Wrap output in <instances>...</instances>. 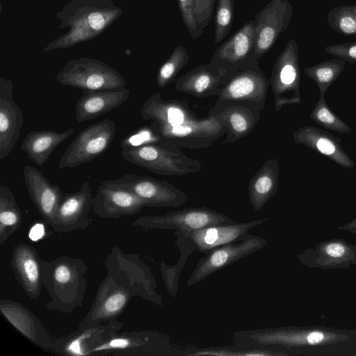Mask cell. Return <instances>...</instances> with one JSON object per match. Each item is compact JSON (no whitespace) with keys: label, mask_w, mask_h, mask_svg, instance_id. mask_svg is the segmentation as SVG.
Instances as JSON below:
<instances>
[{"label":"cell","mask_w":356,"mask_h":356,"mask_svg":"<svg viewBox=\"0 0 356 356\" xmlns=\"http://www.w3.org/2000/svg\"><path fill=\"white\" fill-rule=\"evenodd\" d=\"M103 264L106 269L105 277L79 327L116 320L134 297L156 300L151 274L138 254L125 253L113 245Z\"/></svg>","instance_id":"1"},{"label":"cell","mask_w":356,"mask_h":356,"mask_svg":"<svg viewBox=\"0 0 356 356\" xmlns=\"http://www.w3.org/2000/svg\"><path fill=\"white\" fill-rule=\"evenodd\" d=\"M140 114L143 120L152 122L159 141L172 147L207 148L226 134L215 116L200 118L186 101L163 100L159 92L144 102Z\"/></svg>","instance_id":"2"},{"label":"cell","mask_w":356,"mask_h":356,"mask_svg":"<svg viewBox=\"0 0 356 356\" xmlns=\"http://www.w3.org/2000/svg\"><path fill=\"white\" fill-rule=\"evenodd\" d=\"M123 13L113 0H71L56 14L58 29L68 31L49 42L44 51L66 49L95 39Z\"/></svg>","instance_id":"3"},{"label":"cell","mask_w":356,"mask_h":356,"mask_svg":"<svg viewBox=\"0 0 356 356\" xmlns=\"http://www.w3.org/2000/svg\"><path fill=\"white\" fill-rule=\"evenodd\" d=\"M88 267L78 258L60 256L52 261L42 259V282L50 300L48 311L72 312L82 306L87 285Z\"/></svg>","instance_id":"4"},{"label":"cell","mask_w":356,"mask_h":356,"mask_svg":"<svg viewBox=\"0 0 356 356\" xmlns=\"http://www.w3.org/2000/svg\"><path fill=\"white\" fill-rule=\"evenodd\" d=\"M233 338L247 346L289 350L334 344L350 337L341 330L324 326H282L241 330L233 334Z\"/></svg>","instance_id":"5"},{"label":"cell","mask_w":356,"mask_h":356,"mask_svg":"<svg viewBox=\"0 0 356 356\" xmlns=\"http://www.w3.org/2000/svg\"><path fill=\"white\" fill-rule=\"evenodd\" d=\"M156 143L122 147V156L125 161L160 175L184 176L201 170V163L185 155L180 148Z\"/></svg>","instance_id":"6"},{"label":"cell","mask_w":356,"mask_h":356,"mask_svg":"<svg viewBox=\"0 0 356 356\" xmlns=\"http://www.w3.org/2000/svg\"><path fill=\"white\" fill-rule=\"evenodd\" d=\"M55 79L62 85L84 92L122 88L126 84L117 70L100 60L86 57L68 60Z\"/></svg>","instance_id":"7"},{"label":"cell","mask_w":356,"mask_h":356,"mask_svg":"<svg viewBox=\"0 0 356 356\" xmlns=\"http://www.w3.org/2000/svg\"><path fill=\"white\" fill-rule=\"evenodd\" d=\"M269 85V81L259 65V60L254 58L226 81L216 104H246L256 106L262 112Z\"/></svg>","instance_id":"8"},{"label":"cell","mask_w":356,"mask_h":356,"mask_svg":"<svg viewBox=\"0 0 356 356\" xmlns=\"http://www.w3.org/2000/svg\"><path fill=\"white\" fill-rule=\"evenodd\" d=\"M116 131V124L110 119L99 121L83 129L60 156L58 168H72L93 161L110 147Z\"/></svg>","instance_id":"9"},{"label":"cell","mask_w":356,"mask_h":356,"mask_svg":"<svg viewBox=\"0 0 356 356\" xmlns=\"http://www.w3.org/2000/svg\"><path fill=\"white\" fill-rule=\"evenodd\" d=\"M168 339L154 331L117 332L92 346L87 355L156 356L168 355Z\"/></svg>","instance_id":"10"},{"label":"cell","mask_w":356,"mask_h":356,"mask_svg":"<svg viewBox=\"0 0 356 356\" xmlns=\"http://www.w3.org/2000/svg\"><path fill=\"white\" fill-rule=\"evenodd\" d=\"M268 220L269 218H264L249 222L211 225L190 231L175 230L176 243L180 250L186 252L197 250L205 254L215 248L245 238L251 229Z\"/></svg>","instance_id":"11"},{"label":"cell","mask_w":356,"mask_h":356,"mask_svg":"<svg viewBox=\"0 0 356 356\" xmlns=\"http://www.w3.org/2000/svg\"><path fill=\"white\" fill-rule=\"evenodd\" d=\"M269 83L274 97V108L280 111L284 106L302 103L300 85V69L298 47L291 39L275 60Z\"/></svg>","instance_id":"12"},{"label":"cell","mask_w":356,"mask_h":356,"mask_svg":"<svg viewBox=\"0 0 356 356\" xmlns=\"http://www.w3.org/2000/svg\"><path fill=\"white\" fill-rule=\"evenodd\" d=\"M228 216L208 207H188L161 215L143 216L131 225L144 229L190 231L235 222Z\"/></svg>","instance_id":"13"},{"label":"cell","mask_w":356,"mask_h":356,"mask_svg":"<svg viewBox=\"0 0 356 356\" xmlns=\"http://www.w3.org/2000/svg\"><path fill=\"white\" fill-rule=\"evenodd\" d=\"M267 245V241L259 236L248 234L245 238L215 248L200 259L186 281L192 286L216 272L231 265Z\"/></svg>","instance_id":"14"},{"label":"cell","mask_w":356,"mask_h":356,"mask_svg":"<svg viewBox=\"0 0 356 356\" xmlns=\"http://www.w3.org/2000/svg\"><path fill=\"white\" fill-rule=\"evenodd\" d=\"M111 181L138 197L145 207H177L188 195L172 184L145 175L126 174Z\"/></svg>","instance_id":"15"},{"label":"cell","mask_w":356,"mask_h":356,"mask_svg":"<svg viewBox=\"0 0 356 356\" xmlns=\"http://www.w3.org/2000/svg\"><path fill=\"white\" fill-rule=\"evenodd\" d=\"M293 6L289 0H270L255 15L254 56L259 60L275 45L282 33L289 26Z\"/></svg>","instance_id":"16"},{"label":"cell","mask_w":356,"mask_h":356,"mask_svg":"<svg viewBox=\"0 0 356 356\" xmlns=\"http://www.w3.org/2000/svg\"><path fill=\"white\" fill-rule=\"evenodd\" d=\"M92 204L90 183L86 181L78 191L63 195L51 227L58 233L87 229L92 221L89 216Z\"/></svg>","instance_id":"17"},{"label":"cell","mask_w":356,"mask_h":356,"mask_svg":"<svg viewBox=\"0 0 356 356\" xmlns=\"http://www.w3.org/2000/svg\"><path fill=\"white\" fill-rule=\"evenodd\" d=\"M296 258L311 268H348L356 265V244L341 238L328 239L304 250Z\"/></svg>","instance_id":"18"},{"label":"cell","mask_w":356,"mask_h":356,"mask_svg":"<svg viewBox=\"0 0 356 356\" xmlns=\"http://www.w3.org/2000/svg\"><path fill=\"white\" fill-rule=\"evenodd\" d=\"M145 207L135 194L113 183L111 179L101 183L93 197L92 211L102 218H118L135 215Z\"/></svg>","instance_id":"19"},{"label":"cell","mask_w":356,"mask_h":356,"mask_svg":"<svg viewBox=\"0 0 356 356\" xmlns=\"http://www.w3.org/2000/svg\"><path fill=\"white\" fill-rule=\"evenodd\" d=\"M254 45L255 22L251 19L216 49L210 63L236 72L255 58Z\"/></svg>","instance_id":"20"},{"label":"cell","mask_w":356,"mask_h":356,"mask_svg":"<svg viewBox=\"0 0 356 356\" xmlns=\"http://www.w3.org/2000/svg\"><path fill=\"white\" fill-rule=\"evenodd\" d=\"M235 72L210 63L201 64L176 79L175 88L195 97H218L223 85Z\"/></svg>","instance_id":"21"},{"label":"cell","mask_w":356,"mask_h":356,"mask_svg":"<svg viewBox=\"0 0 356 356\" xmlns=\"http://www.w3.org/2000/svg\"><path fill=\"white\" fill-rule=\"evenodd\" d=\"M0 311L9 323L35 346L53 352L54 339L41 321L26 306L12 300H1Z\"/></svg>","instance_id":"22"},{"label":"cell","mask_w":356,"mask_h":356,"mask_svg":"<svg viewBox=\"0 0 356 356\" xmlns=\"http://www.w3.org/2000/svg\"><path fill=\"white\" fill-rule=\"evenodd\" d=\"M261 111L254 106L229 103L214 104L209 115L215 116L224 127L227 137L223 144L247 136L257 126Z\"/></svg>","instance_id":"23"},{"label":"cell","mask_w":356,"mask_h":356,"mask_svg":"<svg viewBox=\"0 0 356 356\" xmlns=\"http://www.w3.org/2000/svg\"><path fill=\"white\" fill-rule=\"evenodd\" d=\"M24 115L13 99V83L0 77V160L14 149L19 137Z\"/></svg>","instance_id":"24"},{"label":"cell","mask_w":356,"mask_h":356,"mask_svg":"<svg viewBox=\"0 0 356 356\" xmlns=\"http://www.w3.org/2000/svg\"><path fill=\"white\" fill-rule=\"evenodd\" d=\"M123 324L116 320L79 327L67 336L55 338L53 352L62 355L86 356L94 345L118 332Z\"/></svg>","instance_id":"25"},{"label":"cell","mask_w":356,"mask_h":356,"mask_svg":"<svg viewBox=\"0 0 356 356\" xmlns=\"http://www.w3.org/2000/svg\"><path fill=\"white\" fill-rule=\"evenodd\" d=\"M24 183L30 197L44 222L51 227L63 193L58 185L51 184L36 168H24Z\"/></svg>","instance_id":"26"},{"label":"cell","mask_w":356,"mask_h":356,"mask_svg":"<svg viewBox=\"0 0 356 356\" xmlns=\"http://www.w3.org/2000/svg\"><path fill=\"white\" fill-rule=\"evenodd\" d=\"M10 266L25 294L36 300L42 289V259L32 245L21 243L13 248Z\"/></svg>","instance_id":"27"},{"label":"cell","mask_w":356,"mask_h":356,"mask_svg":"<svg viewBox=\"0 0 356 356\" xmlns=\"http://www.w3.org/2000/svg\"><path fill=\"white\" fill-rule=\"evenodd\" d=\"M295 143L303 145L332 160L337 165L354 168L355 164L341 145V138L312 125L300 127L293 134Z\"/></svg>","instance_id":"28"},{"label":"cell","mask_w":356,"mask_h":356,"mask_svg":"<svg viewBox=\"0 0 356 356\" xmlns=\"http://www.w3.org/2000/svg\"><path fill=\"white\" fill-rule=\"evenodd\" d=\"M130 90L125 87L85 92L75 106L76 120L90 121L113 110L129 97Z\"/></svg>","instance_id":"29"},{"label":"cell","mask_w":356,"mask_h":356,"mask_svg":"<svg viewBox=\"0 0 356 356\" xmlns=\"http://www.w3.org/2000/svg\"><path fill=\"white\" fill-rule=\"evenodd\" d=\"M280 165L276 159L266 160L251 178L248 198L252 208L260 211L277 193Z\"/></svg>","instance_id":"30"},{"label":"cell","mask_w":356,"mask_h":356,"mask_svg":"<svg viewBox=\"0 0 356 356\" xmlns=\"http://www.w3.org/2000/svg\"><path fill=\"white\" fill-rule=\"evenodd\" d=\"M74 133L71 128L63 131L53 130L29 132L21 144V149L33 163L43 165L56 147Z\"/></svg>","instance_id":"31"},{"label":"cell","mask_w":356,"mask_h":356,"mask_svg":"<svg viewBox=\"0 0 356 356\" xmlns=\"http://www.w3.org/2000/svg\"><path fill=\"white\" fill-rule=\"evenodd\" d=\"M22 213L13 192L4 184L0 185V245L19 228Z\"/></svg>","instance_id":"32"},{"label":"cell","mask_w":356,"mask_h":356,"mask_svg":"<svg viewBox=\"0 0 356 356\" xmlns=\"http://www.w3.org/2000/svg\"><path fill=\"white\" fill-rule=\"evenodd\" d=\"M345 66L346 62L337 58L306 67L303 72L316 83L320 96H325L328 88L339 77Z\"/></svg>","instance_id":"33"},{"label":"cell","mask_w":356,"mask_h":356,"mask_svg":"<svg viewBox=\"0 0 356 356\" xmlns=\"http://www.w3.org/2000/svg\"><path fill=\"white\" fill-rule=\"evenodd\" d=\"M188 355L194 356H283L287 354L270 348L251 347L237 343L233 346L199 349Z\"/></svg>","instance_id":"34"},{"label":"cell","mask_w":356,"mask_h":356,"mask_svg":"<svg viewBox=\"0 0 356 356\" xmlns=\"http://www.w3.org/2000/svg\"><path fill=\"white\" fill-rule=\"evenodd\" d=\"M188 59L189 56L187 49L181 45L176 47L170 57L158 70L156 76L157 86L163 88L174 82L179 72L188 63Z\"/></svg>","instance_id":"35"},{"label":"cell","mask_w":356,"mask_h":356,"mask_svg":"<svg viewBox=\"0 0 356 356\" xmlns=\"http://www.w3.org/2000/svg\"><path fill=\"white\" fill-rule=\"evenodd\" d=\"M332 29L343 35H356V4L332 9L327 17Z\"/></svg>","instance_id":"36"},{"label":"cell","mask_w":356,"mask_h":356,"mask_svg":"<svg viewBox=\"0 0 356 356\" xmlns=\"http://www.w3.org/2000/svg\"><path fill=\"white\" fill-rule=\"evenodd\" d=\"M324 97L320 96L318 101L310 113V118L327 130L341 134L350 133L352 131L351 127L330 109Z\"/></svg>","instance_id":"37"},{"label":"cell","mask_w":356,"mask_h":356,"mask_svg":"<svg viewBox=\"0 0 356 356\" xmlns=\"http://www.w3.org/2000/svg\"><path fill=\"white\" fill-rule=\"evenodd\" d=\"M234 13V0H217L214 19V43L223 40L229 33Z\"/></svg>","instance_id":"38"},{"label":"cell","mask_w":356,"mask_h":356,"mask_svg":"<svg viewBox=\"0 0 356 356\" xmlns=\"http://www.w3.org/2000/svg\"><path fill=\"white\" fill-rule=\"evenodd\" d=\"M183 22L191 37L196 40L204 31L199 29L195 12V0H177Z\"/></svg>","instance_id":"39"},{"label":"cell","mask_w":356,"mask_h":356,"mask_svg":"<svg viewBox=\"0 0 356 356\" xmlns=\"http://www.w3.org/2000/svg\"><path fill=\"white\" fill-rule=\"evenodd\" d=\"M326 53L349 63H356V42H343L325 47Z\"/></svg>","instance_id":"40"},{"label":"cell","mask_w":356,"mask_h":356,"mask_svg":"<svg viewBox=\"0 0 356 356\" xmlns=\"http://www.w3.org/2000/svg\"><path fill=\"white\" fill-rule=\"evenodd\" d=\"M216 1L195 0V12L198 27L203 31L213 18Z\"/></svg>","instance_id":"41"},{"label":"cell","mask_w":356,"mask_h":356,"mask_svg":"<svg viewBox=\"0 0 356 356\" xmlns=\"http://www.w3.org/2000/svg\"><path fill=\"white\" fill-rule=\"evenodd\" d=\"M337 229L339 230L348 231L356 234V216L351 221L337 227Z\"/></svg>","instance_id":"42"}]
</instances>
